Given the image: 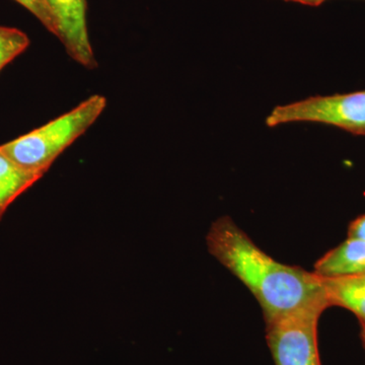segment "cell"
Segmentation results:
<instances>
[{
  "instance_id": "cell-7",
  "label": "cell",
  "mask_w": 365,
  "mask_h": 365,
  "mask_svg": "<svg viewBox=\"0 0 365 365\" xmlns=\"http://www.w3.org/2000/svg\"><path fill=\"white\" fill-rule=\"evenodd\" d=\"M321 279L329 306L340 307L351 312L359 319L361 328H365V273Z\"/></svg>"
},
{
  "instance_id": "cell-2",
  "label": "cell",
  "mask_w": 365,
  "mask_h": 365,
  "mask_svg": "<svg viewBox=\"0 0 365 365\" xmlns=\"http://www.w3.org/2000/svg\"><path fill=\"white\" fill-rule=\"evenodd\" d=\"M106 107L104 96H91L71 111L0 148L24 169L44 176L59 155L95 124Z\"/></svg>"
},
{
  "instance_id": "cell-5",
  "label": "cell",
  "mask_w": 365,
  "mask_h": 365,
  "mask_svg": "<svg viewBox=\"0 0 365 365\" xmlns=\"http://www.w3.org/2000/svg\"><path fill=\"white\" fill-rule=\"evenodd\" d=\"M54 20L56 33L67 54L86 69L98 67L86 20V0H46Z\"/></svg>"
},
{
  "instance_id": "cell-12",
  "label": "cell",
  "mask_w": 365,
  "mask_h": 365,
  "mask_svg": "<svg viewBox=\"0 0 365 365\" xmlns=\"http://www.w3.org/2000/svg\"><path fill=\"white\" fill-rule=\"evenodd\" d=\"M284 1L297 2V4H304V6L317 7L322 6L327 0H284Z\"/></svg>"
},
{
  "instance_id": "cell-4",
  "label": "cell",
  "mask_w": 365,
  "mask_h": 365,
  "mask_svg": "<svg viewBox=\"0 0 365 365\" xmlns=\"http://www.w3.org/2000/svg\"><path fill=\"white\" fill-rule=\"evenodd\" d=\"M324 307H311L266 323L267 344L275 365H321L319 317Z\"/></svg>"
},
{
  "instance_id": "cell-11",
  "label": "cell",
  "mask_w": 365,
  "mask_h": 365,
  "mask_svg": "<svg viewBox=\"0 0 365 365\" xmlns=\"http://www.w3.org/2000/svg\"><path fill=\"white\" fill-rule=\"evenodd\" d=\"M348 237H356V239L365 241V215L359 216L350 223L349 228H348Z\"/></svg>"
},
{
  "instance_id": "cell-8",
  "label": "cell",
  "mask_w": 365,
  "mask_h": 365,
  "mask_svg": "<svg viewBox=\"0 0 365 365\" xmlns=\"http://www.w3.org/2000/svg\"><path fill=\"white\" fill-rule=\"evenodd\" d=\"M42 177L21 168L0 148V220L11 204Z\"/></svg>"
},
{
  "instance_id": "cell-13",
  "label": "cell",
  "mask_w": 365,
  "mask_h": 365,
  "mask_svg": "<svg viewBox=\"0 0 365 365\" xmlns=\"http://www.w3.org/2000/svg\"><path fill=\"white\" fill-rule=\"evenodd\" d=\"M361 339H362V343H364V349H365V328H362Z\"/></svg>"
},
{
  "instance_id": "cell-6",
  "label": "cell",
  "mask_w": 365,
  "mask_h": 365,
  "mask_svg": "<svg viewBox=\"0 0 365 365\" xmlns=\"http://www.w3.org/2000/svg\"><path fill=\"white\" fill-rule=\"evenodd\" d=\"M313 272L321 278H342L365 273V241L348 237L327 252L314 264Z\"/></svg>"
},
{
  "instance_id": "cell-1",
  "label": "cell",
  "mask_w": 365,
  "mask_h": 365,
  "mask_svg": "<svg viewBox=\"0 0 365 365\" xmlns=\"http://www.w3.org/2000/svg\"><path fill=\"white\" fill-rule=\"evenodd\" d=\"M206 242L209 253L248 287L266 323L300 309L330 307L318 275L275 260L228 216L212 223Z\"/></svg>"
},
{
  "instance_id": "cell-9",
  "label": "cell",
  "mask_w": 365,
  "mask_h": 365,
  "mask_svg": "<svg viewBox=\"0 0 365 365\" xmlns=\"http://www.w3.org/2000/svg\"><path fill=\"white\" fill-rule=\"evenodd\" d=\"M30 43L23 31L0 26V71L25 52Z\"/></svg>"
},
{
  "instance_id": "cell-10",
  "label": "cell",
  "mask_w": 365,
  "mask_h": 365,
  "mask_svg": "<svg viewBox=\"0 0 365 365\" xmlns=\"http://www.w3.org/2000/svg\"><path fill=\"white\" fill-rule=\"evenodd\" d=\"M14 1L28 9L50 33L55 35L56 29H55L54 20L46 0H14Z\"/></svg>"
},
{
  "instance_id": "cell-3",
  "label": "cell",
  "mask_w": 365,
  "mask_h": 365,
  "mask_svg": "<svg viewBox=\"0 0 365 365\" xmlns=\"http://www.w3.org/2000/svg\"><path fill=\"white\" fill-rule=\"evenodd\" d=\"M289 123H319L365 135V91L342 95L316 96L276 106L266 118L268 127Z\"/></svg>"
}]
</instances>
